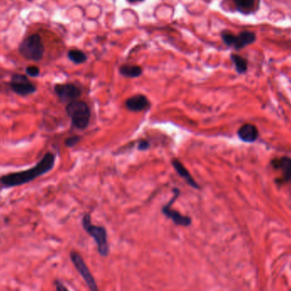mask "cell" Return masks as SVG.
Here are the masks:
<instances>
[{
	"mask_svg": "<svg viewBox=\"0 0 291 291\" xmlns=\"http://www.w3.org/2000/svg\"><path fill=\"white\" fill-rule=\"evenodd\" d=\"M173 193L174 196L170 199V202L167 203L162 208V213L166 216L167 218L171 220L177 226H184V227L191 226L192 219L190 218L189 216H183L180 212H178L177 210L171 209L174 202L177 200V198L180 196V190L177 187L173 188Z\"/></svg>",
	"mask_w": 291,
	"mask_h": 291,
	"instance_id": "8",
	"label": "cell"
},
{
	"mask_svg": "<svg viewBox=\"0 0 291 291\" xmlns=\"http://www.w3.org/2000/svg\"><path fill=\"white\" fill-rule=\"evenodd\" d=\"M262 0H232L236 10L245 16L255 15L261 8Z\"/></svg>",
	"mask_w": 291,
	"mask_h": 291,
	"instance_id": "11",
	"label": "cell"
},
{
	"mask_svg": "<svg viewBox=\"0 0 291 291\" xmlns=\"http://www.w3.org/2000/svg\"><path fill=\"white\" fill-rule=\"evenodd\" d=\"M81 137L79 135H72L71 137L67 138L65 141L66 147H73L79 143Z\"/></svg>",
	"mask_w": 291,
	"mask_h": 291,
	"instance_id": "19",
	"label": "cell"
},
{
	"mask_svg": "<svg viewBox=\"0 0 291 291\" xmlns=\"http://www.w3.org/2000/svg\"><path fill=\"white\" fill-rule=\"evenodd\" d=\"M26 75L33 78H36L40 76V70L36 66H29L26 68Z\"/></svg>",
	"mask_w": 291,
	"mask_h": 291,
	"instance_id": "18",
	"label": "cell"
},
{
	"mask_svg": "<svg viewBox=\"0 0 291 291\" xmlns=\"http://www.w3.org/2000/svg\"><path fill=\"white\" fill-rule=\"evenodd\" d=\"M83 228L89 235L95 240L97 250L102 257H107L109 255V245H108V232L104 226H95L92 224L91 217L89 214H85L82 219Z\"/></svg>",
	"mask_w": 291,
	"mask_h": 291,
	"instance_id": "2",
	"label": "cell"
},
{
	"mask_svg": "<svg viewBox=\"0 0 291 291\" xmlns=\"http://www.w3.org/2000/svg\"><path fill=\"white\" fill-rule=\"evenodd\" d=\"M127 1L130 3H137V2H142L144 0H127Z\"/></svg>",
	"mask_w": 291,
	"mask_h": 291,
	"instance_id": "22",
	"label": "cell"
},
{
	"mask_svg": "<svg viewBox=\"0 0 291 291\" xmlns=\"http://www.w3.org/2000/svg\"><path fill=\"white\" fill-rule=\"evenodd\" d=\"M67 57L72 63L75 64H83L87 61V56L85 52H83L80 49H71L67 53Z\"/></svg>",
	"mask_w": 291,
	"mask_h": 291,
	"instance_id": "17",
	"label": "cell"
},
{
	"mask_svg": "<svg viewBox=\"0 0 291 291\" xmlns=\"http://www.w3.org/2000/svg\"><path fill=\"white\" fill-rule=\"evenodd\" d=\"M56 95L63 102H71L77 101L82 95V90L79 86L73 84L56 85L54 88Z\"/></svg>",
	"mask_w": 291,
	"mask_h": 291,
	"instance_id": "10",
	"label": "cell"
},
{
	"mask_svg": "<svg viewBox=\"0 0 291 291\" xmlns=\"http://www.w3.org/2000/svg\"><path fill=\"white\" fill-rule=\"evenodd\" d=\"M10 86L12 91L21 96L32 95L37 90L36 86L30 82L26 75L19 73H16L11 77Z\"/></svg>",
	"mask_w": 291,
	"mask_h": 291,
	"instance_id": "9",
	"label": "cell"
},
{
	"mask_svg": "<svg viewBox=\"0 0 291 291\" xmlns=\"http://www.w3.org/2000/svg\"><path fill=\"white\" fill-rule=\"evenodd\" d=\"M151 144L147 140H141L138 142V150L147 151L150 148Z\"/></svg>",
	"mask_w": 291,
	"mask_h": 291,
	"instance_id": "20",
	"label": "cell"
},
{
	"mask_svg": "<svg viewBox=\"0 0 291 291\" xmlns=\"http://www.w3.org/2000/svg\"><path fill=\"white\" fill-rule=\"evenodd\" d=\"M19 53L25 59L33 62H40L45 55V45L39 34H32L26 37L19 45Z\"/></svg>",
	"mask_w": 291,
	"mask_h": 291,
	"instance_id": "4",
	"label": "cell"
},
{
	"mask_svg": "<svg viewBox=\"0 0 291 291\" xmlns=\"http://www.w3.org/2000/svg\"><path fill=\"white\" fill-rule=\"evenodd\" d=\"M55 286H56V291H69L65 285H63V282L60 281L58 279L55 280Z\"/></svg>",
	"mask_w": 291,
	"mask_h": 291,
	"instance_id": "21",
	"label": "cell"
},
{
	"mask_svg": "<svg viewBox=\"0 0 291 291\" xmlns=\"http://www.w3.org/2000/svg\"><path fill=\"white\" fill-rule=\"evenodd\" d=\"M221 38L227 47L233 48L235 50H241L257 41L256 33L249 30L241 31L238 35L228 30H223L221 33Z\"/></svg>",
	"mask_w": 291,
	"mask_h": 291,
	"instance_id": "5",
	"label": "cell"
},
{
	"mask_svg": "<svg viewBox=\"0 0 291 291\" xmlns=\"http://www.w3.org/2000/svg\"><path fill=\"white\" fill-rule=\"evenodd\" d=\"M125 107L131 112L145 111L151 107V103L147 96L143 95H135L126 100Z\"/></svg>",
	"mask_w": 291,
	"mask_h": 291,
	"instance_id": "13",
	"label": "cell"
},
{
	"mask_svg": "<svg viewBox=\"0 0 291 291\" xmlns=\"http://www.w3.org/2000/svg\"><path fill=\"white\" fill-rule=\"evenodd\" d=\"M172 165H173L174 169L176 170L177 174L187 181V183L189 185L190 187H193L194 189H200V185L197 183L195 180L193 179V177L191 176L188 170L186 167L184 166L183 164L180 160H178L177 158H175L172 160Z\"/></svg>",
	"mask_w": 291,
	"mask_h": 291,
	"instance_id": "14",
	"label": "cell"
},
{
	"mask_svg": "<svg viewBox=\"0 0 291 291\" xmlns=\"http://www.w3.org/2000/svg\"><path fill=\"white\" fill-rule=\"evenodd\" d=\"M237 134L240 141H244L246 143H253L258 140L260 133H259L258 128L255 125L247 123L239 128Z\"/></svg>",
	"mask_w": 291,
	"mask_h": 291,
	"instance_id": "12",
	"label": "cell"
},
{
	"mask_svg": "<svg viewBox=\"0 0 291 291\" xmlns=\"http://www.w3.org/2000/svg\"><path fill=\"white\" fill-rule=\"evenodd\" d=\"M119 72L126 78H138L141 76L143 70L140 66L125 64L119 67Z\"/></svg>",
	"mask_w": 291,
	"mask_h": 291,
	"instance_id": "16",
	"label": "cell"
},
{
	"mask_svg": "<svg viewBox=\"0 0 291 291\" xmlns=\"http://www.w3.org/2000/svg\"><path fill=\"white\" fill-rule=\"evenodd\" d=\"M55 163L56 155L52 153H47L33 168L19 172L8 174L0 177V184L3 187L9 188L29 183L38 177H42L49 172L55 166Z\"/></svg>",
	"mask_w": 291,
	"mask_h": 291,
	"instance_id": "1",
	"label": "cell"
},
{
	"mask_svg": "<svg viewBox=\"0 0 291 291\" xmlns=\"http://www.w3.org/2000/svg\"><path fill=\"white\" fill-rule=\"evenodd\" d=\"M66 112L72 120V125L79 130H85L90 121V110L88 104L83 101L69 102Z\"/></svg>",
	"mask_w": 291,
	"mask_h": 291,
	"instance_id": "3",
	"label": "cell"
},
{
	"mask_svg": "<svg viewBox=\"0 0 291 291\" xmlns=\"http://www.w3.org/2000/svg\"><path fill=\"white\" fill-rule=\"evenodd\" d=\"M230 58L235 67L236 72H238L239 74H245L247 72L248 67H249L248 60L245 58L244 56L238 55V54H234V53L231 54Z\"/></svg>",
	"mask_w": 291,
	"mask_h": 291,
	"instance_id": "15",
	"label": "cell"
},
{
	"mask_svg": "<svg viewBox=\"0 0 291 291\" xmlns=\"http://www.w3.org/2000/svg\"><path fill=\"white\" fill-rule=\"evenodd\" d=\"M270 166L280 174V177L275 179V183L278 186L291 185V157H274L270 161Z\"/></svg>",
	"mask_w": 291,
	"mask_h": 291,
	"instance_id": "6",
	"label": "cell"
},
{
	"mask_svg": "<svg viewBox=\"0 0 291 291\" xmlns=\"http://www.w3.org/2000/svg\"><path fill=\"white\" fill-rule=\"evenodd\" d=\"M70 259H71L76 270L85 280L90 291H100L94 276L92 275L91 271H90V269L86 265L82 256L79 255L78 252L71 251L70 252Z\"/></svg>",
	"mask_w": 291,
	"mask_h": 291,
	"instance_id": "7",
	"label": "cell"
}]
</instances>
